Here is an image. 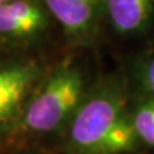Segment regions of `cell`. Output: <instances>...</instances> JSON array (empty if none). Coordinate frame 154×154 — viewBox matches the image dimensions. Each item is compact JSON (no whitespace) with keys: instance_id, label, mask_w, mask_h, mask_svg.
Wrapping results in <instances>:
<instances>
[{"instance_id":"obj_7","label":"cell","mask_w":154,"mask_h":154,"mask_svg":"<svg viewBox=\"0 0 154 154\" xmlns=\"http://www.w3.org/2000/svg\"><path fill=\"white\" fill-rule=\"evenodd\" d=\"M139 139L132 126L130 112L117 122L104 143L102 154H122L137 145Z\"/></svg>"},{"instance_id":"obj_8","label":"cell","mask_w":154,"mask_h":154,"mask_svg":"<svg viewBox=\"0 0 154 154\" xmlns=\"http://www.w3.org/2000/svg\"><path fill=\"white\" fill-rule=\"evenodd\" d=\"M130 118L139 141L154 146V99L144 95L130 112Z\"/></svg>"},{"instance_id":"obj_5","label":"cell","mask_w":154,"mask_h":154,"mask_svg":"<svg viewBox=\"0 0 154 154\" xmlns=\"http://www.w3.org/2000/svg\"><path fill=\"white\" fill-rule=\"evenodd\" d=\"M104 14L116 32L137 35L154 19V0H104Z\"/></svg>"},{"instance_id":"obj_4","label":"cell","mask_w":154,"mask_h":154,"mask_svg":"<svg viewBox=\"0 0 154 154\" xmlns=\"http://www.w3.org/2000/svg\"><path fill=\"white\" fill-rule=\"evenodd\" d=\"M48 26V16L36 0H9L0 5V35L31 37Z\"/></svg>"},{"instance_id":"obj_2","label":"cell","mask_w":154,"mask_h":154,"mask_svg":"<svg viewBox=\"0 0 154 154\" xmlns=\"http://www.w3.org/2000/svg\"><path fill=\"white\" fill-rule=\"evenodd\" d=\"M86 95L85 77L79 68L63 66L48 77L27 104L23 125L46 134L69 122Z\"/></svg>"},{"instance_id":"obj_3","label":"cell","mask_w":154,"mask_h":154,"mask_svg":"<svg viewBox=\"0 0 154 154\" xmlns=\"http://www.w3.org/2000/svg\"><path fill=\"white\" fill-rule=\"evenodd\" d=\"M46 9L69 37L90 41L104 16V0H44Z\"/></svg>"},{"instance_id":"obj_1","label":"cell","mask_w":154,"mask_h":154,"mask_svg":"<svg viewBox=\"0 0 154 154\" xmlns=\"http://www.w3.org/2000/svg\"><path fill=\"white\" fill-rule=\"evenodd\" d=\"M128 110L126 95L118 81L107 80L85 95L69 119L68 150L71 154H102L109 132Z\"/></svg>"},{"instance_id":"obj_9","label":"cell","mask_w":154,"mask_h":154,"mask_svg":"<svg viewBox=\"0 0 154 154\" xmlns=\"http://www.w3.org/2000/svg\"><path fill=\"white\" fill-rule=\"evenodd\" d=\"M139 81H140L144 95L154 99V50L144 57L139 67Z\"/></svg>"},{"instance_id":"obj_10","label":"cell","mask_w":154,"mask_h":154,"mask_svg":"<svg viewBox=\"0 0 154 154\" xmlns=\"http://www.w3.org/2000/svg\"><path fill=\"white\" fill-rule=\"evenodd\" d=\"M9 0H0V5H2V4H4V3H8Z\"/></svg>"},{"instance_id":"obj_6","label":"cell","mask_w":154,"mask_h":154,"mask_svg":"<svg viewBox=\"0 0 154 154\" xmlns=\"http://www.w3.org/2000/svg\"><path fill=\"white\" fill-rule=\"evenodd\" d=\"M32 64H11L0 67V122L16 113L37 77Z\"/></svg>"}]
</instances>
